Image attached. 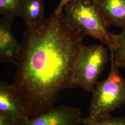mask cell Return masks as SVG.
Wrapping results in <instances>:
<instances>
[{
  "label": "cell",
  "mask_w": 125,
  "mask_h": 125,
  "mask_svg": "<svg viewBox=\"0 0 125 125\" xmlns=\"http://www.w3.org/2000/svg\"><path fill=\"white\" fill-rule=\"evenodd\" d=\"M85 35L71 27L63 12L27 27L12 85L30 118L54 107L62 89L75 88L72 69Z\"/></svg>",
  "instance_id": "cell-1"
},
{
  "label": "cell",
  "mask_w": 125,
  "mask_h": 125,
  "mask_svg": "<svg viewBox=\"0 0 125 125\" xmlns=\"http://www.w3.org/2000/svg\"><path fill=\"white\" fill-rule=\"evenodd\" d=\"M65 17L68 24L85 36L100 40L114 52L118 45V35L107 30L93 0H74L64 7Z\"/></svg>",
  "instance_id": "cell-2"
},
{
  "label": "cell",
  "mask_w": 125,
  "mask_h": 125,
  "mask_svg": "<svg viewBox=\"0 0 125 125\" xmlns=\"http://www.w3.org/2000/svg\"><path fill=\"white\" fill-rule=\"evenodd\" d=\"M110 60L111 67L107 78L98 82L92 92L89 118L110 114L125 105V78L120 74L114 52H111Z\"/></svg>",
  "instance_id": "cell-3"
},
{
  "label": "cell",
  "mask_w": 125,
  "mask_h": 125,
  "mask_svg": "<svg viewBox=\"0 0 125 125\" xmlns=\"http://www.w3.org/2000/svg\"><path fill=\"white\" fill-rule=\"evenodd\" d=\"M109 60L107 49L103 45H82L72 69L74 88L92 92Z\"/></svg>",
  "instance_id": "cell-4"
},
{
  "label": "cell",
  "mask_w": 125,
  "mask_h": 125,
  "mask_svg": "<svg viewBox=\"0 0 125 125\" xmlns=\"http://www.w3.org/2000/svg\"><path fill=\"white\" fill-rule=\"evenodd\" d=\"M83 119L79 108L63 105L31 117L21 125H81Z\"/></svg>",
  "instance_id": "cell-5"
},
{
  "label": "cell",
  "mask_w": 125,
  "mask_h": 125,
  "mask_svg": "<svg viewBox=\"0 0 125 125\" xmlns=\"http://www.w3.org/2000/svg\"><path fill=\"white\" fill-rule=\"evenodd\" d=\"M0 113L11 117L20 125L30 119L13 85L2 81L0 82Z\"/></svg>",
  "instance_id": "cell-6"
},
{
  "label": "cell",
  "mask_w": 125,
  "mask_h": 125,
  "mask_svg": "<svg viewBox=\"0 0 125 125\" xmlns=\"http://www.w3.org/2000/svg\"><path fill=\"white\" fill-rule=\"evenodd\" d=\"M14 19L1 16L0 19V62L15 64L21 44H20L12 31Z\"/></svg>",
  "instance_id": "cell-7"
},
{
  "label": "cell",
  "mask_w": 125,
  "mask_h": 125,
  "mask_svg": "<svg viewBox=\"0 0 125 125\" xmlns=\"http://www.w3.org/2000/svg\"><path fill=\"white\" fill-rule=\"evenodd\" d=\"M107 27L125 28V0H93Z\"/></svg>",
  "instance_id": "cell-8"
},
{
  "label": "cell",
  "mask_w": 125,
  "mask_h": 125,
  "mask_svg": "<svg viewBox=\"0 0 125 125\" xmlns=\"http://www.w3.org/2000/svg\"><path fill=\"white\" fill-rule=\"evenodd\" d=\"M45 0H22V18L27 27L37 25L44 20Z\"/></svg>",
  "instance_id": "cell-9"
},
{
  "label": "cell",
  "mask_w": 125,
  "mask_h": 125,
  "mask_svg": "<svg viewBox=\"0 0 125 125\" xmlns=\"http://www.w3.org/2000/svg\"><path fill=\"white\" fill-rule=\"evenodd\" d=\"M22 0H0L1 16L12 18H22Z\"/></svg>",
  "instance_id": "cell-10"
},
{
  "label": "cell",
  "mask_w": 125,
  "mask_h": 125,
  "mask_svg": "<svg viewBox=\"0 0 125 125\" xmlns=\"http://www.w3.org/2000/svg\"><path fill=\"white\" fill-rule=\"evenodd\" d=\"M84 125H125V117H113L110 114L99 116L95 118L87 117L83 119Z\"/></svg>",
  "instance_id": "cell-11"
},
{
  "label": "cell",
  "mask_w": 125,
  "mask_h": 125,
  "mask_svg": "<svg viewBox=\"0 0 125 125\" xmlns=\"http://www.w3.org/2000/svg\"><path fill=\"white\" fill-rule=\"evenodd\" d=\"M114 55L118 66L125 68V28L118 34V45Z\"/></svg>",
  "instance_id": "cell-12"
},
{
  "label": "cell",
  "mask_w": 125,
  "mask_h": 125,
  "mask_svg": "<svg viewBox=\"0 0 125 125\" xmlns=\"http://www.w3.org/2000/svg\"><path fill=\"white\" fill-rule=\"evenodd\" d=\"M0 125H20L11 117L0 113Z\"/></svg>",
  "instance_id": "cell-13"
},
{
  "label": "cell",
  "mask_w": 125,
  "mask_h": 125,
  "mask_svg": "<svg viewBox=\"0 0 125 125\" xmlns=\"http://www.w3.org/2000/svg\"><path fill=\"white\" fill-rule=\"evenodd\" d=\"M73 0H61L54 12L58 13H62L63 9H64L65 5Z\"/></svg>",
  "instance_id": "cell-14"
},
{
  "label": "cell",
  "mask_w": 125,
  "mask_h": 125,
  "mask_svg": "<svg viewBox=\"0 0 125 125\" xmlns=\"http://www.w3.org/2000/svg\"><path fill=\"white\" fill-rule=\"evenodd\" d=\"M124 106H125V105H124Z\"/></svg>",
  "instance_id": "cell-15"
}]
</instances>
